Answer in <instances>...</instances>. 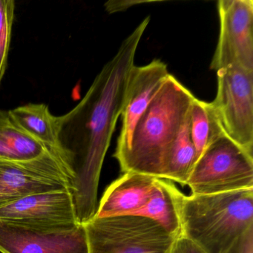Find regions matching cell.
<instances>
[{"label":"cell","mask_w":253,"mask_h":253,"mask_svg":"<svg viewBox=\"0 0 253 253\" xmlns=\"http://www.w3.org/2000/svg\"><path fill=\"white\" fill-rule=\"evenodd\" d=\"M150 21L147 17L121 43L81 102L68 113L60 133L62 160L70 175L69 192L80 224L94 218L103 161L121 117L134 57Z\"/></svg>","instance_id":"obj_1"},{"label":"cell","mask_w":253,"mask_h":253,"mask_svg":"<svg viewBox=\"0 0 253 253\" xmlns=\"http://www.w3.org/2000/svg\"><path fill=\"white\" fill-rule=\"evenodd\" d=\"M195 98L169 75L136 124L128 152L118 161L123 172L162 178L166 158Z\"/></svg>","instance_id":"obj_2"},{"label":"cell","mask_w":253,"mask_h":253,"mask_svg":"<svg viewBox=\"0 0 253 253\" xmlns=\"http://www.w3.org/2000/svg\"><path fill=\"white\" fill-rule=\"evenodd\" d=\"M253 226V188L183 195L180 234L207 253H223Z\"/></svg>","instance_id":"obj_3"},{"label":"cell","mask_w":253,"mask_h":253,"mask_svg":"<svg viewBox=\"0 0 253 253\" xmlns=\"http://www.w3.org/2000/svg\"><path fill=\"white\" fill-rule=\"evenodd\" d=\"M85 227L89 253H169L175 239L142 216L94 217Z\"/></svg>","instance_id":"obj_4"},{"label":"cell","mask_w":253,"mask_h":253,"mask_svg":"<svg viewBox=\"0 0 253 253\" xmlns=\"http://www.w3.org/2000/svg\"><path fill=\"white\" fill-rule=\"evenodd\" d=\"M186 186L192 195H211L253 188V155L226 134L197 160Z\"/></svg>","instance_id":"obj_5"},{"label":"cell","mask_w":253,"mask_h":253,"mask_svg":"<svg viewBox=\"0 0 253 253\" xmlns=\"http://www.w3.org/2000/svg\"><path fill=\"white\" fill-rule=\"evenodd\" d=\"M216 72L217 94L211 103L225 133L253 155V72L230 66Z\"/></svg>","instance_id":"obj_6"},{"label":"cell","mask_w":253,"mask_h":253,"mask_svg":"<svg viewBox=\"0 0 253 253\" xmlns=\"http://www.w3.org/2000/svg\"><path fill=\"white\" fill-rule=\"evenodd\" d=\"M70 181L54 152L29 161H0V207L29 195L69 190Z\"/></svg>","instance_id":"obj_7"},{"label":"cell","mask_w":253,"mask_h":253,"mask_svg":"<svg viewBox=\"0 0 253 253\" xmlns=\"http://www.w3.org/2000/svg\"><path fill=\"white\" fill-rule=\"evenodd\" d=\"M220 35L211 63L216 71L238 66L253 72V2L220 0Z\"/></svg>","instance_id":"obj_8"},{"label":"cell","mask_w":253,"mask_h":253,"mask_svg":"<svg viewBox=\"0 0 253 253\" xmlns=\"http://www.w3.org/2000/svg\"><path fill=\"white\" fill-rule=\"evenodd\" d=\"M2 253H89L85 225L68 229L29 227L0 220Z\"/></svg>","instance_id":"obj_9"},{"label":"cell","mask_w":253,"mask_h":253,"mask_svg":"<svg viewBox=\"0 0 253 253\" xmlns=\"http://www.w3.org/2000/svg\"><path fill=\"white\" fill-rule=\"evenodd\" d=\"M0 220L46 229H68L80 224L69 190L29 195L0 207Z\"/></svg>","instance_id":"obj_10"},{"label":"cell","mask_w":253,"mask_h":253,"mask_svg":"<svg viewBox=\"0 0 253 253\" xmlns=\"http://www.w3.org/2000/svg\"><path fill=\"white\" fill-rule=\"evenodd\" d=\"M167 64L155 60L130 72L121 112L122 126L114 157L119 161L129 149L136 124L169 75Z\"/></svg>","instance_id":"obj_11"},{"label":"cell","mask_w":253,"mask_h":253,"mask_svg":"<svg viewBox=\"0 0 253 253\" xmlns=\"http://www.w3.org/2000/svg\"><path fill=\"white\" fill-rule=\"evenodd\" d=\"M156 178L138 173H124L107 188L94 217L137 215L152 197Z\"/></svg>","instance_id":"obj_12"},{"label":"cell","mask_w":253,"mask_h":253,"mask_svg":"<svg viewBox=\"0 0 253 253\" xmlns=\"http://www.w3.org/2000/svg\"><path fill=\"white\" fill-rule=\"evenodd\" d=\"M8 112L20 129L52 151L63 161L60 136L64 115L54 116L44 103H28Z\"/></svg>","instance_id":"obj_13"},{"label":"cell","mask_w":253,"mask_h":253,"mask_svg":"<svg viewBox=\"0 0 253 253\" xmlns=\"http://www.w3.org/2000/svg\"><path fill=\"white\" fill-rule=\"evenodd\" d=\"M183 195L172 182L156 178L152 197L137 216L154 220L176 238L180 234V207Z\"/></svg>","instance_id":"obj_14"},{"label":"cell","mask_w":253,"mask_h":253,"mask_svg":"<svg viewBox=\"0 0 253 253\" xmlns=\"http://www.w3.org/2000/svg\"><path fill=\"white\" fill-rule=\"evenodd\" d=\"M51 152L20 129L8 111L0 109V161H32Z\"/></svg>","instance_id":"obj_15"},{"label":"cell","mask_w":253,"mask_h":253,"mask_svg":"<svg viewBox=\"0 0 253 253\" xmlns=\"http://www.w3.org/2000/svg\"><path fill=\"white\" fill-rule=\"evenodd\" d=\"M197 160L196 149L191 139L189 113L166 158L161 179L186 186Z\"/></svg>","instance_id":"obj_16"},{"label":"cell","mask_w":253,"mask_h":253,"mask_svg":"<svg viewBox=\"0 0 253 253\" xmlns=\"http://www.w3.org/2000/svg\"><path fill=\"white\" fill-rule=\"evenodd\" d=\"M189 129L198 158L213 142L226 134L212 103L196 97L189 110Z\"/></svg>","instance_id":"obj_17"},{"label":"cell","mask_w":253,"mask_h":253,"mask_svg":"<svg viewBox=\"0 0 253 253\" xmlns=\"http://www.w3.org/2000/svg\"><path fill=\"white\" fill-rule=\"evenodd\" d=\"M14 13V0H0V84L8 66Z\"/></svg>","instance_id":"obj_18"},{"label":"cell","mask_w":253,"mask_h":253,"mask_svg":"<svg viewBox=\"0 0 253 253\" xmlns=\"http://www.w3.org/2000/svg\"><path fill=\"white\" fill-rule=\"evenodd\" d=\"M169 253H207L198 244L182 235L176 237Z\"/></svg>","instance_id":"obj_19"},{"label":"cell","mask_w":253,"mask_h":253,"mask_svg":"<svg viewBox=\"0 0 253 253\" xmlns=\"http://www.w3.org/2000/svg\"><path fill=\"white\" fill-rule=\"evenodd\" d=\"M223 253H253V226Z\"/></svg>","instance_id":"obj_20"},{"label":"cell","mask_w":253,"mask_h":253,"mask_svg":"<svg viewBox=\"0 0 253 253\" xmlns=\"http://www.w3.org/2000/svg\"><path fill=\"white\" fill-rule=\"evenodd\" d=\"M135 3H140V2H134V1H109L106 2L105 7L108 12L115 13L117 11H125L129 7L132 6Z\"/></svg>","instance_id":"obj_21"},{"label":"cell","mask_w":253,"mask_h":253,"mask_svg":"<svg viewBox=\"0 0 253 253\" xmlns=\"http://www.w3.org/2000/svg\"><path fill=\"white\" fill-rule=\"evenodd\" d=\"M169 253H170V252H169Z\"/></svg>","instance_id":"obj_22"}]
</instances>
